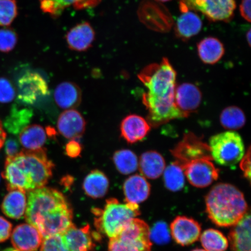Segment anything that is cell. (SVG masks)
<instances>
[{
	"instance_id": "40",
	"label": "cell",
	"mask_w": 251,
	"mask_h": 251,
	"mask_svg": "<svg viewBox=\"0 0 251 251\" xmlns=\"http://www.w3.org/2000/svg\"><path fill=\"white\" fill-rule=\"evenodd\" d=\"M15 97V90L7 78H0V102H11Z\"/></svg>"
},
{
	"instance_id": "36",
	"label": "cell",
	"mask_w": 251,
	"mask_h": 251,
	"mask_svg": "<svg viewBox=\"0 0 251 251\" xmlns=\"http://www.w3.org/2000/svg\"><path fill=\"white\" fill-rule=\"evenodd\" d=\"M18 15L17 0H0V26H10Z\"/></svg>"
},
{
	"instance_id": "47",
	"label": "cell",
	"mask_w": 251,
	"mask_h": 251,
	"mask_svg": "<svg viewBox=\"0 0 251 251\" xmlns=\"http://www.w3.org/2000/svg\"><path fill=\"white\" fill-rule=\"evenodd\" d=\"M6 137H7V135H6L5 131L4 130V128H3L1 122L0 121V150L4 146Z\"/></svg>"
},
{
	"instance_id": "46",
	"label": "cell",
	"mask_w": 251,
	"mask_h": 251,
	"mask_svg": "<svg viewBox=\"0 0 251 251\" xmlns=\"http://www.w3.org/2000/svg\"><path fill=\"white\" fill-rule=\"evenodd\" d=\"M251 0H242L240 5L241 17L249 23H251Z\"/></svg>"
},
{
	"instance_id": "37",
	"label": "cell",
	"mask_w": 251,
	"mask_h": 251,
	"mask_svg": "<svg viewBox=\"0 0 251 251\" xmlns=\"http://www.w3.org/2000/svg\"><path fill=\"white\" fill-rule=\"evenodd\" d=\"M18 36L12 28L6 27L0 29V52L7 53L17 46Z\"/></svg>"
},
{
	"instance_id": "21",
	"label": "cell",
	"mask_w": 251,
	"mask_h": 251,
	"mask_svg": "<svg viewBox=\"0 0 251 251\" xmlns=\"http://www.w3.org/2000/svg\"><path fill=\"white\" fill-rule=\"evenodd\" d=\"M124 191L126 202L139 204L148 199L151 185L142 175H134L125 180Z\"/></svg>"
},
{
	"instance_id": "50",
	"label": "cell",
	"mask_w": 251,
	"mask_h": 251,
	"mask_svg": "<svg viewBox=\"0 0 251 251\" xmlns=\"http://www.w3.org/2000/svg\"><path fill=\"white\" fill-rule=\"evenodd\" d=\"M156 1L162 2H165L171 1V0H156Z\"/></svg>"
},
{
	"instance_id": "8",
	"label": "cell",
	"mask_w": 251,
	"mask_h": 251,
	"mask_svg": "<svg viewBox=\"0 0 251 251\" xmlns=\"http://www.w3.org/2000/svg\"><path fill=\"white\" fill-rule=\"evenodd\" d=\"M180 5L199 12L209 21L228 22L233 19L235 0H179Z\"/></svg>"
},
{
	"instance_id": "34",
	"label": "cell",
	"mask_w": 251,
	"mask_h": 251,
	"mask_svg": "<svg viewBox=\"0 0 251 251\" xmlns=\"http://www.w3.org/2000/svg\"><path fill=\"white\" fill-rule=\"evenodd\" d=\"M165 186L171 191H180L185 183L183 169L176 162L172 163L165 168L164 173Z\"/></svg>"
},
{
	"instance_id": "42",
	"label": "cell",
	"mask_w": 251,
	"mask_h": 251,
	"mask_svg": "<svg viewBox=\"0 0 251 251\" xmlns=\"http://www.w3.org/2000/svg\"><path fill=\"white\" fill-rule=\"evenodd\" d=\"M12 229L11 223L0 216V243L4 242L11 237Z\"/></svg>"
},
{
	"instance_id": "9",
	"label": "cell",
	"mask_w": 251,
	"mask_h": 251,
	"mask_svg": "<svg viewBox=\"0 0 251 251\" xmlns=\"http://www.w3.org/2000/svg\"><path fill=\"white\" fill-rule=\"evenodd\" d=\"M73 212L70 204L37 216L33 225L43 238L62 234L73 224Z\"/></svg>"
},
{
	"instance_id": "44",
	"label": "cell",
	"mask_w": 251,
	"mask_h": 251,
	"mask_svg": "<svg viewBox=\"0 0 251 251\" xmlns=\"http://www.w3.org/2000/svg\"><path fill=\"white\" fill-rule=\"evenodd\" d=\"M240 168L242 170L244 176L249 181L251 178V148L248 150L247 152L244 154L242 159L241 160Z\"/></svg>"
},
{
	"instance_id": "1",
	"label": "cell",
	"mask_w": 251,
	"mask_h": 251,
	"mask_svg": "<svg viewBox=\"0 0 251 251\" xmlns=\"http://www.w3.org/2000/svg\"><path fill=\"white\" fill-rule=\"evenodd\" d=\"M176 76V72L167 58L146 66L138 75L147 89L142 99L151 126H159L175 119L186 118L175 104Z\"/></svg>"
},
{
	"instance_id": "22",
	"label": "cell",
	"mask_w": 251,
	"mask_h": 251,
	"mask_svg": "<svg viewBox=\"0 0 251 251\" xmlns=\"http://www.w3.org/2000/svg\"><path fill=\"white\" fill-rule=\"evenodd\" d=\"M232 251H251V216L249 213L233 226L229 234Z\"/></svg>"
},
{
	"instance_id": "43",
	"label": "cell",
	"mask_w": 251,
	"mask_h": 251,
	"mask_svg": "<svg viewBox=\"0 0 251 251\" xmlns=\"http://www.w3.org/2000/svg\"><path fill=\"white\" fill-rule=\"evenodd\" d=\"M5 151L7 157H12L20 153V144L17 140L12 138L5 141Z\"/></svg>"
},
{
	"instance_id": "7",
	"label": "cell",
	"mask_w": 251,
	"mask_h": 251,
	"mask_svg": "<svg viewBox=\"0 0 251 251\" xmlns=\"http://www.w3.org/2000/svg\"><path fill=\"white\" fill-rule=\"evenodd\" d=\"M67 205L69 203L60 191L46 187L35 188L28 192L25 218L27 224L33 225L37 216Z\"/></svg>"
},
{
	"instance_id": "41",
	"label": "cell",
	"mask_w": 251,
	"mask_h": 251,
	"mask_svg": "<svg viewBox=\"0 0 251 251\" xmlns=\"http://www.w3.org/2000/svg\"><path fill=\"white\" fill-rule=\"evenodd\" d=\"M83 147L79 143L72 140L66 145L65 153L71 158H76L80 156Z\"/></svg>"
},
{
	"instance_id": "35",
	"label": "cell",
	"mask_w": 251,
	"mask_h": 251,
	"mask_svg": "<svg viewBox=\"0 0 251 251\" xmlns=\"http://www.w3.org/2000/svg\"><path fill=\"white\" fill-rule=\"evenodd\" d=\"M77 0H39L40 7L44 13L52 18L60 17L66 8L73 6Z\"/></svg>"
},
{
	"instance_id": "26",
	"label": "cell",
	"mask_w": 251,
	"mask_h": 251,
	"mask_svg": "<svg viewBox=\"0 0 251 251\" xmlns=\"http://www.w3.org/2000/svg\"><path fill=\"white\" fill-rule=\"evenodd\" d=\"M26 193L19 190L9 191L3 200L1 209L3 213L12 219L23 218L26 212Z\"/></svg>"
},
{
	"instance_id": "14",
	"label": "cell",
	"mask_w": 251,
	"mask_h": 251,
	"mask_svg": "<svg viewBox=\"0 0 251 251\" xmlns=\"http://www.w3.org/2000/svg\"><path fill=\"white\" fill-rule=\"evenodd\" d=\"M171 231L176 242L182 246H186L199 240L201 234V227L193 219L178 216L172 222Z\"/></svg>"
},
{
	"instance_id": "23",
	"label": "cell",
	"mask_w": 251,
	"mask_h": 251,
	"mask_svg": "<svg viewBox=\"0 0 251 251\" xmlns=\"http://www.w3.org/2000/svg\"><path fill=\"white\" fill-rule=\"evenodd\" d=\"M181 14L175 26V34L178 38L186 41L201 30L202 22L199 16L188 9H180Z\"/></svg>"
},
{
	"instance_id": "49",
	"label": "cell",
	"mask_w": 251,
	"mask_h": 251,
	"mask_svg": "<svg viewBox=\"0 0 251 251\" xmlns=\"http://www.w3.org/2000/svg\"><path fill=\"white\" fill-rule=\"evenodd\" d=\"M3 251H19L17 250H16L15 249H5Z\"/></svg>"
},
{
	"instance_id": "19",
	"label": "cell",
	"mask_w": 251,
	"mask_h": 251,
	"mask_svg": "<svg viewBox=\"0 0 251 251\" xmlns=\"http://www.w3.org/2000/svg\"><path fill=\"white\" fill-rule=\"evenodd\" d=\"M2 176L8 191L19 190L26 193L36 188L31 178L15 164L10 157H7L6 159Z\"/></svg>"
},
{
	"instance_id": "12",
	"label": "cell",
	"mask_w": 251,
	"mask_h": 251,
	"mask_svg": "<svg viewBox=\"0 0 251 251\" xmlns=\"http://www.w3.org/2000/svg\"><path fill=\"white\" fill-rule=\"evenodd\" d=\"M172 154L181 167L191 160L211 156L208 144L192 133L185 135L183 139L172 151Z\"/></svg>"
},
{
	"instance_id": "10",
	"label": "cell",
	"mask_w": 251,
	"mask_h": 251,
	"mask_svg": "<svg viewBox=\"0 0 251 251\" xmlns=\"http://www.w3.org/2000/svg\"><path fill=\"white\" fill-rule=\"evenodd\" d=\"M211 156L191 160L181 166L185 176L192 186L205 188L218 179L219 170L213 162Z\"/></svg>"
},
{
	"instance_id": "6",
	"label": "cell",
	"mask_w": 251,
	"mask_h": 251,
	"mask_svg": "<svg viewBox=\"0 0 251 251\" xmlns=\"http://www.w3.org/2000/svg\"><path fill=\"white\" fill-rule=\"evenodd\" d=\"M208 146L213 161L222 166H234L245 154L242 138L233 131L214 135L209 139Z\"/></svg>"
},
{
	"instance_id": "30",
	"label": "cell",
	"mask_w": 251,
	"mask_h": 251,
	"mask_svg": "<svg viewBox=\"0 0 251 251\" xmlns=\"http://www.w3.org/2000/svg\"><path fill=\"white\" fill-rule=\"evenodd\" d=\"M33 115L32 109L27 108H18L14 105L10 114L6 119L4 126L12 134L20 133L29 124Z\"/></svg>"
},
{
	"instance_id": "15",
	"label": "cell",
	"mask_w": 251,
	"mask_h": 251,
	"mask_svg": "<svg viewBox=\"0 0 251 251\" xmlns=\"http://www.w3.org/2000/svg\"><path fill=\"white\" fill-rule=\"evenodd\" d=\"M11 241L14 249L19 251H37L42 244L43 237L34 226L24 224L15 227Z\"/></svg>"
},
{
	"instance_id": "51",
	"label": "cell",
	"mask_w": 251,
	"mask_h": 251,
	"mask_svg": "<svg viewBox=\"0 0 251 251\" xmlns=\"http://www.w3.org/2000/svg\"><path fill=\"white\" fill-rule=\"evenodd\" d=\"M192 251H206L205 250H202V249H196V250H193Z\"/></svg>"
},
{
	"instance_id": "45",
	"label": "cell",
	"mask_w": 251,
	"mask_h": 251,
	"mask_svg": "<svg viewBox=\"0 0 251 251\" xmlns=\"http://www.w3.org/2000/svg\"><path fill=\"white\" fill-rule=\"evenodd\" d=\"M102 0H77L73 7L77 10L94 8L98 5Z\"/></svg>"
},
{
	"instance_id": "24",
	"label": "cell",
	"mask_w": 251,
	"mask_h": 251,
	"mask_svg": "<svg viewBox=\"0 0 251 251\" xmlns=\"http://www.w3.org/2000/svg\"><path fill=\"white\" fill-rule=\"evenodd\" d=\"M54 96L59 107L68 110L77 107L80 104L82 94L77 84L65 81L56 87Z\"/></svg>"
},
{
	"instance_id": "39",
	"label": "cell",
	"mask_w": 251,
	"mask_h": 251,
	"mask_svg": "<svg viewBox=\"0 0 251 251\" xmlns=\"http://www.w3.org/2000/svg\"><path fill=\"white\" fill-rule=\"evenodd\" d=\"M151 240L152 239L155 243L159 244H164L170 240V234L167 225L164 222H159L156 224L152 230H150Z\"/></svg>"
},
{
	"instance_id": "11",
	"label": "cell",
	"mask_w": 251,
	"mask_h": 251,
	"mask_svg": "<svg viewBox=\"0 0 251 251\" xmlns=\"http://www.w3.org/2000/svg\"><path fill=\"white\" fill-rule=\"evenodd\" d=\"M47 81L37 72H27L18 80V100L25 105H32L49 94Z\"/></svg>"
},
{
	"instance_id": "48",
	"label": "cell",
	"mask_w": 251,
	"mask_h": 251,
	"mask_svg": "<svg viewBox=\"0 0 251 251\" xmlns=\"http://www.w3.org/2000/svg\"><path fill=\"white\" fill-rule=\"evenodd\" d=\"M247 40L248 43L249 44V46H251V30H249L247 33Z\"/></svg>"
},
{
	"instance_id": "18",
	"label": "cell",
	"mask_w": 251,
	"mask_h": 251,
	"mask_svg": "<svg viewBox=\"0 0 251 251\" xmlns=\"http://www.w3.org/2000/svg\"><path fill=\"white\" fill-rule=\"evenodd\" d=\"M86 126L85 119L74 109L62 112L58 119V130L66 139L74 140L80 137L85 131Z\"/></svg>"
},
{
	"instance_id": "38",
	"label": "cell",
	"mask_w": 251,
	"mask_h": 251,
	"mask_svg": "<svg viewBox=\"0 0 251 251\" xmlns=\"http://www.w3.org/2000/svg\"><path fill=\"white\" fill-rule=\"evenodd\" d=\"M40 251H69L62 234H56L43 238Z\"/></svg>"
},
{
	"instance_id": "31",
	"label": "cell",
	"mask_w": 251,
	"mask_h": 251,
	"mask_svg": "<svg viewBox=\"0 0 251 251\" xmlns=\"http://www.w3.org/2000/svg\"><path fill=\"white\" fill-rule=\"evenodd\" d=\"M113 162L118 172L129 175L139 168V160L136 153L129 150H118L113 156Z\"/></svg>"
},
{
	"instance_id": "13",
	"label": "cell",
	"mask_w": 251,
	"mask_h": 251,
	"mask_svg": "<svg viewBox=\"0 0 251 251\" xmlns=\"http://www.w3.org/2000/svg\"><path fill=\"white\" fill-rule=\"evenodd\" d=\"M63 240L69 251H94L96 241L101 238L98 232L93 233L89 225L78 228L72 224L62 234Z\"/></svg>"
},
{
	"instance_id": "5",
	"label": "cell",
	"mask_w": 251,
	"mask_h": 251,
	"mask_svg": "<svg viewBox=\"0 0 251 251\" xmlns=\"http://www.w3.org/2000/svg\"><path fill=\"white\" fill-rule=\"evenodd\" d=\"M10 158L31 178L36 188L45 187L52 177L54 165L45 149H24Z\"/></svg>"
},
{
	"instance_id": "32",
	"label": "cell",
	"mask_w": 251,
	"mask_h": 251,
	"mask_svg": "<svg viewBox=\"0 0 251 251\" xmlns=\"http://www.w3.org/2000/svg\"><path fill=\"white\" fill-rule=\"evenodd\" d=\"M220 122L226 129L231 131L239 130L246 124V115L239 107L228 106L223 110L220 115Z\"/></svg>"
},
{
	"instance_id": "25",
	"label": "cell",
	"mask_w": 251,
	"mask_h": 251,
	"mask_svg": "<svg viewBox=\"0 0 251 251\" xmlns=\"http://www.w3.org/2000/svg\"><path fill=\"white\" fill-rule=\"evenodd\" d=\"M166 162L164 157L155 151H149L141 155L139 168L143 176L150 179H156L164 173Z\"/></svg>"
},
{
	"instance_id": "28",
	"label": "cell",
	"mask_w": 251,
	"mask_h": 251,
	"mask_svg": "<svg viewBox=\"0 0 251 251\" xmlns=\"http://www.w3.org/2000/svg\"><path fill=\"white\" fill-rule=\"evenodd\" d=\"M109 186L108 178L101 171L93 170L84 178L83 188L86 195L93 199H100L107 193Z\"/></svg>"
},
{
	"instance_id": "20",
	"label": "cell",
	"mask_w": 251,
	"mask_h": 251,
	"mask_svg": "<svg viewBox=\"0 0 251 251\" xmlns=\"http://www.w3.org/2000/svg\"><path fill=\"white\" fill-rule=\"evenodd\" d=\"M150 130L151 125L149 122L137 115H128L121 124V136L129 144L142 140Z\"/></svg>"
},
{
	"instance_id": "33",
	"label": "cell",
	"mask_w": 251,
	"mask_h": 251,
	"mask_svg": "<svg viewBox=\"0 0 251 251\" xmlns=\"http://www.w3.org/2000/svg\"><path fill=\"white\" fill-rule=\"evenodd\" d=\"M201 243L206 251H225L228 247L227 238L221 231L208 229L200 235Z\"/></svg>"
},
{
	"instance_id": "27",
	"label": "cell",
	"mask_w": 251,
	"mask_h": 251,
	"mask_svg": "<svg viewBox=\"0 0 251 251\" xmlns=\"http://www.w3.org/2000/svg\"><path fill=\"white\" fill-rule=\"evenodd\" d=\"M198 54L204 64L213 65L218 62L225 52L223 43L217 38L208 37L200 41L197 45Z\"/></svg>"
},
{
	"instance_id": "29",
	"label": "cell",
	"mask_w": 251,
	"mask_h": 251,
	"mask_svg": "<svg viewBox=\"0 0 251 251\" xmlns=\"http://www.w3.org/2000/svg\"><path fill=\"white\" fill-rule=\"evenodd\" d=\"M47 141L45 130L41 126H27L20 134V142L26 150H36L42 149Z\"/></svg>"
},
{
	"instance_id": "4",
	"label": "cell",
	"mask_w": 251,
	"mask_h": 251,
	"mask_svg": "<svg viewBox=\"0 0 251 251\" xmlns=\"http://www.w3.org/2000/svg\"><path fill=\"white\" fill-rule=\"evenodd\" d=\"M109 239L108 251H151L150 228L140 219L131 220L118 235Z\"/></svg>"
},
{
	"instance_id": "17",
	"label": "cell",
	"mask_w": 251,
	"mask_h": 251,
	"mask_svg": "<svg viewBox=\"0 0 251 251\" xmlns=\"http://www.w3.org/2000/svg\"><path fill=\"white\" fill-rule=\"evenodd\" d=\"M96 33L88 22H83L72 27L66 34L67 45L72 51L84 52L92 47Z\"/></svg>"
},
{
	"instance_id": "16",
	"label": "cell",
	"mask_w": 251,
	"mask_h": 251,
	"mask_svg": "<svg viewBox=\"0 0 251 251\" xmlns=\"http://www.w3.org/2000/svg\"><path fill=\"white\" fill-rule=\"evenodd\" d=\"M201 101L202 93L194 84L185 83L176 87L175 104L186 117L197 111Z\"/></svg>"
},
{
	"instance_id": "2",
	"label": "cell",
	"mask_w": 251,
	"mask_h": 251,
	"mask_svg": "<svg viewBox=\"0 0 251 251\" xmlns=\"http://www.w3.org/2000/svg\"><path fill=\"white\" fill-rule=\"evenodd\" d=\"M206 212L220 227L233 226L246 215L248 205L244 194L233 185H215L205 197Z\"/></svg>"
},
{
	"instance_id": "3",
	"label": "cell",
	"mask_w": 251,
	"mask_h": 251,
	"mask_svg": "<svg viewBox=\"0 0 251 251\" xmlns=\"http://www.w3.org/2000/svg\"><path fill=\"white\" fill-rule=\"evenodd\" d=\"M94 225L98 233L114 237L131 220L140 214L138 204L119 202L117 199L106 200L103 209L94 208Z\"/></svg>"
}]
</instances>
